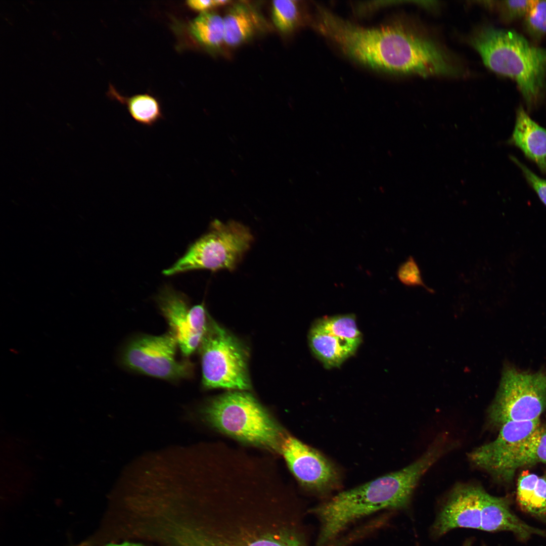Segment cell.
<instances>
[{"instance_id":"obj_14","label":"cell","mask_w":546,"mask_h":546,"mask_svg":"<svg viewBox=\"0 0 546 546\" xmlns=\"http://www.w3.org/2000/svg\"><path fill=\"white\" fill-rule=\"evenodd\" d=\"M172 29L178 37L181 47L195 46L213 52L224 42L223 19L213 11L201 13L188 21L174 20Z\"/></svg>"},{"instance_id":"obj_16","label":"cell","mask_w":546,"mask_h":546,"mask_svg":"<svg viewBox=\"0 0 546 546\" xmlns=\"http://www.w3.org/2000/svg\"><path fill=\"white\" fill-rule=\"evenodd\" d=\"M224 42L231 47L244 43L253 37L259 29V16L248 4L234 5L223 18Z\"/></svg>"},{"instance_id":"obj_24","label":"cell","mask_w":546,"mask_h":546,"mask_svg":"<svg viewBox=\"0 0 546 546\" xmlns=\"http://www.w3.org/2000/svg\"><path fill=\"white\" fill-rule=\"evenodd\" d=\"M186 4L191 9L201 13L218 7L217 0H189L186 1Z\"/></svg>"},{"instance_id":"obj_8","label":"cell","mask_w":546,"mask_h":546,"mask_svg":"<svg viewBox=\"0 0 546 546\" xmlns=\"http://www.w3.org/2000/svg\"><path fill=\"white\" fill-rule=\"evenodd\" d=\"M177 341L169 332L160 336L143 335L127 345L121 360L127 368L147 376L167 380L190 376L192 365L175 358Z\"/></svg>"},{"instance_id":"obj_26","label":"cell","mask_w":546,"mask_h":546,"mask_svg":"<svg viewBox=\"0 0 546 546\" xmlns=\"http://www.w3.org/2000/svg\"><path fill=\"white\" fill-rule=\"evenodd\" d=\"M105 546H144L142 544L132 542H125L122 543H110Z\"/></svg>"},{"instance_id":"obj_1","label":"cell","mask_w":546,"mask_h":546,"mask_svg":"<svg viewBox=\"0 0 546 546\" xmlns=\"http://www.w3.org/2000/svg\"><path fill=\"white\" fill-rule=\"evenodd\" d=\"M445 451L434 442L405 468L341 492L312 509L320 522L315 546L327 545L351 524L374 513L405 507L421 478Z\"/></svg>"},{"instance_id":"obj_22","label":"cell","mask_w":546,"mask_h":546,"mask_svg":"<svg viewBox=\"0 0 546 546\" xmlns=\"http://www.w3.org/2000/svg\"><path fill=\"white\" fill-rule=\"evenodd\" d=\"M397 275L400 282L406 286L421 287L429 292H433L425 284L419 266L412 256L400 264Z\"/></svg>"},{"instance_id":"obj_15","label":"cell","mask_w":546,"mask_h":546,"mask_svg":"<svg viewBox=\"0 0 546 546\" xmlns=\"http://www.w3.org/2000/svg\"><path fill=\"white\" fill-rule=\"evenodd\" d=\"M509 144L517 147L546 175V129L533 120L522 106L516 111Z\"/></svg>"},{"instance_id":"obj_3","label":"cell","mask_w":546,"mask_h":546,"mask_svg":"<svg viewBox=\"0 0 546 546\" xmlns=\"http://www.w3.org/2000/svg\"><path fill=\"white\" fill-rule=\"evenodd\" d=\"M200 412L211 426L235 438L268 447L277 446L278 426L249 393H225L208 401Z\"/></svg>"},{"instance_id":"obj_12","label":"cell","mask_w":546,"mask_h":546,"mask_svg":"<svg viewBox=\"0 0 546 546\" xmlns=\"http://www.w3.org/2000/svg\"><path fill=\"white\" fill-rule=\"evenodd\" d=\"M485 490L472 484H461L451 492L438 514L433 530L442 535L457 528L480 530L482 495Z\"/></svg>"},{"instance_id":"obj_4","label":"cell","mask_w":546,"mask_h":546,"mask_svg":"<svg viewBox=\"0 0 546 546\" xmlns=\"http://www.w3.org/2000/svg\"><path fill=\"white\" fill-rule=\"evenodd\" d=\"M250 229L235 220H213L208 231L192 243L185 253L162 273L171 276L196 269H235L250 249Z\"/></svg>"},{"instance_id":"obj_13","label":"cell","mask_w":546,"mask_h":546,"mask_svg":"<svg viewBox=\"0 0 546 546\" xmlns=\"http://www.w3.org/2000/svg\"><path fill=\"white\" fill-rule=\"evenodd\" d=\"M208 534L201 531L198 546H304L294 531L283 528L239 526Z\"/></svg>"},{"instance_id":"obj_23","label":"cell","mask_w":546,"mask_h":546,"mask_svg":"<svg viewBox=\"0 0 546 546\" xmlns=\"http://www.w3.org/2000/svg\"><path fill=\"white\" fill-rule=\"evenodd\" d=\"M510 158L512 161L519 168L527 182L546 206V179H542L536 175L515 156L510 155Z\"/></svg>"},{"instance_id":"obj_17","label":"cell","mask_w":546,"mask_h":546,"mask_svg":"<svg viewBox=\"0 0 546 546\" xmlns=\"http://www.w3.org/2000/svg\"><path fill=\"white\" fill-rule=\"evenodd\" d=\"M516 499L523 512L546 524V476L522 473L518 480Z\"/></svg>"},{"instance_id":"obj_25","label":"cell","mask_w":546,"mask_h":546,"mask_svg":"<svg viewBox=\"0 0 546 546\" xmlns=\"http://www.w3.org/2000/svg\"><path fill=\"white\" fill-rule=\"evenodd\" d=\"M536 462L546 464V425L541 426L536 449Z\"/></svg>"},{"instance_id":"obj_9","label":"cell","mask_w":546,"mask_h":546,"mask_svg":"<svg viewBox=\"0 0 546 546\" xmlns=\"http://www.w3.org/2000/svg\"><path fill=\"white\" fill-rule=\"evenodd\" d=\"M362 339L352 314L323 317L309 333L310 347L325 367H339L356 352Z\"/></svg>"},{"instance_id":"obj_20","label":"cell","mask_w":546,"mask_h":546,"mask_svg":"<svg viewBox=\"0 0 546 546\" xmlns=\"http://www.w3.org/2000/svg\"><path fill=\"white\" fill-rule=\"evenodd\" d=\"M536 2V0H505L482 2V5L490 10L495 11L500 20L511 23L524 18Z\"/></svg>"},{"instance_id":"obj_7","label":"cell","mask_w":546,"mask_h":546,"mask_svg":"<svg viewBox=\"0 0 546 546\" xmlns=\"http://www.w3.org/2000/svg\"><path fill=\"white\" fill-rule=\"evenodd\" d=\"M546 408V370L527 372L506 366L488 417L500 427L509 421L539 419Z\"/></svg>"},{"instance_id":"obj_5","label":"cell","mask_w":546,"mask_h":546,"mask_svg":"<svg viewBox=\"0 0 546 546\" xmlns=\"http://www.w3.org/2000/svg\"><path fill=\"white\" fill-rule=\"evenodd\" d=\"M541 426L539 419L507 422L500 426L495 439L474 449L469 459L493 477L509 481L518 469L536 463Z\"/></svg>"},{"instance_id":"obj_19","label":"cell","mask_w":546,"mask_h":546,"mask_svg":"<svg viewBox=\"0 0 546 546\" xmlns=\"http://www.w3.org/2000/svg\"><path fill=\"white\" fill-rule=\"evenodd\" d=\"M271 18L276 28L281 32L292 31L299 20L297 2L293 0L274 1L271 4Z\"/></svg>"},{"instance_id":"obj_10","label":"cell","mask_w":546,"mask_h":546,"mask_svg":"<svg viewBox=\"0 0 546 546\" xmlns=\"http://www.w3.org/2000/svg\"><path fill=\"white\" fill-rule=\"evenodd\" d=\"M156 300L181 353L189 356L199 347L206 329L208 314L204 306H191L185 294L169 285L163 287Z\"/></svg>"},{"instance_id":"obj_6","label":"cell","mask_w":546,"mask_h":546,"mask_svg":"<svg viewBox=\"0 0 546 546\" xmlns=\"http://www.w3.org/2000/svg\"><path fill=\"white\" fill-rule=\"evenodd\" d=\"M199 347L202 384L206 388L245 390L250 388L245 349L209 315Z\"/></svg>"},{"instance_id":"obj_2","label":"cell","mask_w":546,"mask_h":546,"mask_svg":"<svg viewBox=\"0 0 546 546\" xmlns=\"http://www.w3.org/2000/svg\"><path fill=\"white\" fill-rule=\"evenodd\" d=\"M469 40L487 68L516 83L528 111L539 105L546 93V48L514 30L489 26Z\"/></svg>"},{"instance_id":"obj_11","label":"cell","mask_w":546,"mask_h":546,"mask_svg":"<svg viewBox=\"0 0 546 546\" xmlns=\"http://www.w3.org/2000/svg\"><path fill=\"white\" fill-rule=\"evenodd\" d=\"M281 449L290 470L303 486L320 493L339 486L338 470L316 450L289 435L284 438Z\"/></svg>"},{"instance_id":"obj_18","label":"cell","mask_w":546,"mask_h":546,"mask_svg":"<svg viewBox=\"0 0 546 546\" xmlns=\"http://www.w3.org/2000/svg\"><path fill=\"white\" fill-rule=\"evenodd\" d=\"M108 96L125 105L130 116L137 123L151 127L163 118L159 100L148 94H136L130 97L121 95L111 84L107 92Z\"/></svg>"},{"instance_id":"obj_27","label":"cell","mask_w":546,"mask_h":546,"mask_svg":"<svg viewBox=\"0 0 546 546\" xmlns=\"http://www.w3.org/2000/svg\"><path fill=\"white\" fill-rule=\"evenodd\" d=\"M472 542L470 540L466 541L462 546H472ZM486 546V545H482Z\"/></svg>"},{"instance_id":"obj_21","label":"cell","mask_w":546,"mask_h":546,"mask_svg":"<svg viewBox=\"0 0 546 546\" xmlns=\"http://www.w3.org/2000/svg\"><path fill=\"white\" fill-rule=\"evenodd\" d=\"M523 28L535 42H538L546 35V0L536 2L523 18Z\"/></svg>"}]
</instances>
